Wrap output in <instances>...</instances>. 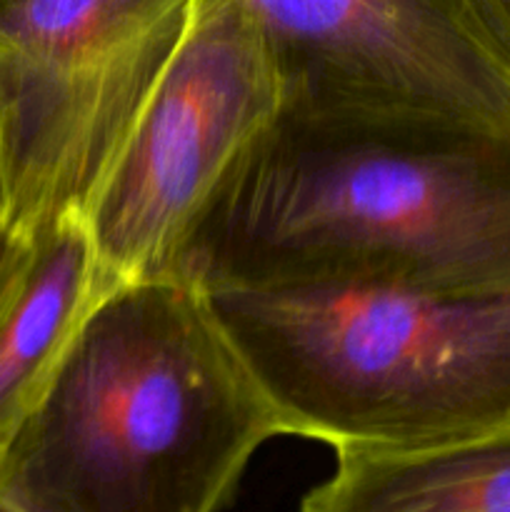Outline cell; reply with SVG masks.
<instances>
[{"instance_id":"cell-6","label":"cell","mask_w":510,"mask_h":512,"mask_svg":"<svg viewBox=\"0 0 510 512\" xmlns=\"http://www.w3.org/2000/svg\"><path fill=\"white\" fill-rule=\"evenodd\" d=\"M280 80V105L510 133V63L465 0H240Z\"/></svg>"},{"instance_id":"cell-3","label":"cell","mask_w":510,"mask_h":512,"mask_svg":"<svg viewBox=\"0 0 510 512\" xmlns=\"http://www.w3.org/2000/svg\"><path fill=\"white\" fill-rule=\"evenodd\" d=\"M203 295L283 435L343 453L510 425V290L300 285Z\"/></svg>"},{"instance_id":"cell-12","label":"cell","mask_w":510,"mask_h":512,"mask_svg":"<svg viewBox=\"0 0 510 512\" xmlns=\"http://www.w3.org/2000/svg\"><path fill=\"white\" fill-rule=\"evenodd\" d=\"M8 225V200H5V175H3V155H0V228Z\"/></svg>"},{"instance_id":"cell-11","label":"cell","mask_w":510,"mask_h":512,"mask_svg":"<svg viewBox=\"0 0 510 512\" xmlns=\"http://www.w3.org/2000/svg\"><path fill=\"white\" fill-rule=\"evenodd\" d=\"M0 512H38L30 505H25L23 500H18L15 495H10L8 490L0 488Z\"/></svg>"},{"instance_id":"cell-4","label":"cell","mask_w":510,"mask_h":512,"mask_svg":"<svg viewBox=\"0 0 510 512\" xmlns=\"http://www.w3.org/2000/svg\"><path fill=\"white\" fill-rule=\"evenodd\" d=\"M193 0H0L8 225L83 213L183 38Z\"/></svg>"},{"instance_id":"cell-9","label":"cell","mask_w":510,"mask_h":512,"mask_svg":"<svg viewBox=\"0 0 510 512\" xmlns=\"http://www.w3.org/2000/svg\"><path fill=\"white\" fill-rule=\"evenodd\" d=\"M30 245H33V238L23 230H15L10 225L0 228V310L28 263Z\"/></svg>"},{"instance_id":"cell-1","label":"cell","mask_w":510,"mask_h":512,"mask_svg":"<svg viewBox=\"0 0 510 512\" xmlns=\"http://www.w3.org/2000/svg\"><path fill=\"white\" fill-rule=\"evenodd\" d=\"M168 275L203 293H508L510 133L280 105L213 190Z\"/></svg>"},{"instance_id":"cell-5","label":"cell","mask_w":510,"mask_h":512,"mask_svg":"<svg viewBox=\"0 0 510 512\" xmlns=\"http://www.w3.org/2000/svg\"><path fill=\"white\" fill-rule=\"evenodd\" d=\"M268 43L240 0H193L183 38L83 218L105 290L170 273L240 150L278 113Z\"/></svg>"},{"instance_id":"cell-2","label":"cell","mask_w":510,"mask_h":512,"mask_svg":"<svg viewBox=\"0 0 510 512\" xmlns=\"http://www.w3.org/2000/svg\"><path fill=\"white\" fill-rule=\"evenodd\" d=\"M283 435L273 405L175 275L105 290L0 450V488L38 512H220Z\"/></svg>"},{"instance_id":"cell-10","label":"cell","mask_w":510,"mask_h":512,"mask_svg":"<svg viewBox=\"0 0 510 512\" xmlns=\"http://www.w3.org/2000/svg\"><path fill=\"white\" fill-rule=\"evenodd\" d=\"M480 33L510 63V0H465Z\"/></svg>"},{"instance_id":"cell-7","label":"cell","mask_w":510,"mask_h":512,"mask_svg":"<svg viewBox=\"0 0 510 512\" xmlns=\"http://www.w3.org/2000/svg\"><path fill=\"white\" fill-rule=\"evenodd\" d=\"M30 258L0 310V450L43 398L90 305L103 293L78 213L30 233Z\"/></svg>"},{"instance_id":"cell-8","label":"cell","mask_w":510,"mask_h":512,"mask_svg":"<svg viewBox=\"0 0 510 512\" xmlns=\"http://www.w3.org/2000/svg\"><path fill=\"white\" fill-rule=\"evenodd\" d=\"M300 512H510V425L400 450H343Z\"/></svg>"}]
</instances>
